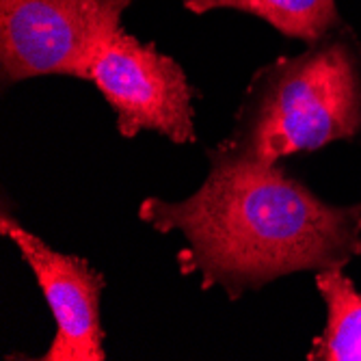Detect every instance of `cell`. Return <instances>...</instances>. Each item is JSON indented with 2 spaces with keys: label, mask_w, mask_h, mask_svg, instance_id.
Wrapping results in <instances>:
<instances>
[{
  "label": "cell",
  "mask_w": 361,
  "mask_h": 361,
  "mask_svg": "<svg viewBox=\"0 0 361 361\" xmlns=\"http://www.w3.org/2000/svg\"><path fill=\"white\" fill-rule=\"evenodd\" d=\"M192 13H208L216 9H234L267 20L281 35L320 42L331 30L342 26L336 0H184Z\"/></svg>",
  "instance_id": "cell-7"
},
{
  "label": "cell",
  "mask_w": 361,
  "mask_h": 361,
  "mask_svg": "<svg viewBox=\"0 0 361 361\" xmlns=\"http://www.w3.org/2000/svg\"><path fill=\"white\" fill-rule=\"evenodd\" d=\"M361 130V44L338 26L297 56L259 68L219 149L275 165L279 158L348 141Z\"/></svg>",
  "instance_id": "cell-2"
},
{
  "label": "cell",
  "mask_w": 361,
  "mask_h": 361,
  "mask_svg": "<svg viewBox=\"0 0 361 361\" xmlns=\"http://www.w3.org/2000/svg\"><path fill=\"white\" fill-rule=\"evenodd\" d=\"M3 236L22 253L35 275L56 322V334L42 359L46 361H104L100 297L104 277L89 262L48 247L39 236L24 229L3 212Z\"/></svg>",
  "instance_id": "cell-5"
},
{
  "label": "cell",
  "mask_w": 361,
  "mask_h": 361,
  "mask_svg": "<svg viewBox=\"0 0 361 361\" xmlns=\"http://www.w3.org/2000/svg\"><path fill=\"white\" fill-rule=\"evenodd\" d=\"M210 173L182 202L149 197L139 216L156 232H180L182 273L229 299L283 275L344 269L361 255V204L331 206L277 165L236 158L219 147Z\"/></svg>",
  "instance_id": "cell-1"
},
{
  "label": "cell",
  "mask_w": 361,
  "mask_h": 361,
  "mask_svg": "<svg viewBox=\"0 0 361 361\" xmlns=\"http://www.w3.org/2000/svg\"><path fill=\"white\" fill-rule=\"evenodd\" d=\"M316 288L326 307L324 331L307 353L310 361H361V294L342 269L320 271Z\"/></svg>",
  "instance_id": "cell-6"
},
{
  "label": "cell",
  "mask_w": 361,
  "mask_h": 361,
  "mask_svg": "<svg viewBox=\"0 0 361 361\" xmlns=\"http://www.w3.org/2000/svg\"><path fill=\"white\" fill-rule=\"evenodd\" d=\"M133 0H0V68L5 82L37 76L89 80Z\"/></svg>",
  "instance_id": "cell-3"
},
{
  "label": "cell",
  "mask_w": 361,
  "mask_h": 361,
  "mask_svg": "<svg viewBox=\"0 0 361 361\" xmlns=\"http://www.w3.org/2000/svg\"><path fill=\"white\" fill-rule=\"evenodd\" d=\"M89 80L117 115V130L133 139L152 130L173 143H192V89L180 65L119 30L95 59Z\"/></svg>",
  "instance_id": "cell-4"
}]
</instances>
